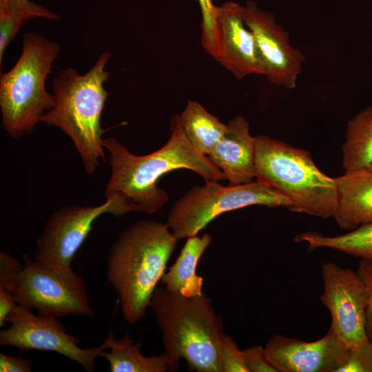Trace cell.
I'll return each instance as SVG.
<instances>
[{
    "label": "cell",
    "mask_w": 372,
    "mask_h": 372,
    "mask_svg": "<svg viewBox=\"0 0 372 372\" xmlns=\"http://www.w3.org/2000/svg\"><path fill=\"white\" fill-rule=\"evenodd\" d=\"M171 136L159 149L143 156L130 152L115 137L102 143L110 156L112 171L105 191V199L116 198L128 212L154 214L169 200L158 187L165 174L185 169L200 176L205 182L227 180L223 172L208 156L200 154L190 143L175 115L170 121Z\"/></svg>",
    "instance_id": "obj_1"
},
{
    "label": "cell",
    "mask_w": 372,
    "mask_h": 372,
    "mask_svg": "<svg viewBox=\"0 0 372 372\" xmlns=\"http://www.w3.org/2000/svg\"><path fill=\"white\" fill-rule=\"evenodd\" d=\"M178 240L167 223L140 220L112 244L107 276L127 323L133 324L145 316Z\"/></svg>",
    "instance_id": "obj_2"
},
{
    "label": "cell",
    "mask_w": 372,
    "mask_h": 372,
    "mask_svg": "<svg viewBox=\"0 0 372 372\" xmlns=\"http://www.w3.org/2000/svg\"><path fill=\"white\" fill-rule=\"evenodd\" d=\"M111 56L103 52L94 65L80 74L72 68L61 70L53 79L54 107L40 122L59 127L72 141L84 169L92 174L105 159L101 116L109 92L104 83L110 77L105 70Z\"/></svg>",
    "instance_id": "obj_3"
},
{
    "label": "cell",
    "mask_w": 372,
    "mask_h": 372,
    "mask_svg": "<svg viewBox=\"0 0 372 372\" xmlns=\"http://www.w3.org/2000/svg\"><path fill=\"white\" fill-rule=\"evenodd\" d=\"M149 307L154 311L164 352L174 366L180 360L197 372H220L218 347L224 332L223 319L217 315L205 293L184 296L156 287Z\"/></svg>",
    "instance_id": "obj_4"
},
{
    "label": "cell",
    "mask_w": 372,
    "mask_h": 372,
    "mask_svg": "<svg viewBox=\"0 0 372 372\" xmlns=\"http://www.w3.org/2000/svg\"><path fill=\"white\" fill-rule=\"evenodd\" d=\"M256 178L295 204L296 212L333 217L338 206L336 178L322 173L310 153L268 136H255Z\"/></svg>",
    "instance_id": "obj_5"
},
{
    "label": "cell",
    "mask_w": 372,
    "mask_h": 372,
    "mask_svg": "<svg viewBox=\"0 0 372 372\" xmlns=\"http://www.w3.org/2000/svg\"><path fill=\"white\" fill-rule=\"evenodd\" d=\"M61 52L59 43L35 32L23 36V49L14 65L0 78L2 127L14 138L30 134L41 116L54 107L45 81Z\"/></svg>",
    "instance_id": "obj_6"
},
{
    "label": "cell",
    "mask_w": 372,
    "mask_h": 372,
    "mask_svg": "<svg viewBox=\"0 0 372 372\" xmlns=\"http://www.w3.org/2000/svg\"><path fill=\"white\" fill-rule=\"evenodd\" d=\"M251 205L282 207L295 211L291 199L258 180L227 186L205 182L192 187L172 205L166 223L178 239L187 238L198 235L220 215Z\"/></svg>",
    "instance_id": "obj_7"
},
{
    "label": "cell",
    "mask_w": 372,
    "mask_h": 372,
    "mask_svg": "<svg viewBox=\"0 0 372 372\" xmlns=\"http://www.w3.org/2000/svg\"><path fill=\"white\" fill-rule=\"evenodd\" d=\"M23 268L12 294L16 302L39 315L60 318L87 316L94 311L83 277L73 269L61 271L43 266L24 254Z\"/></svg>",
    "instance_id": "obj_8"
},
{
    "label": "cell",
    "mask_w": 372,
    "mask_h": 372,
    "mask_svg": "<svg viewBox=\"0 0 372 372\" xmlns=\"http://www.w3.org/2000/svg\"><path fill=\"white\" fill-rule=\"evenodd\" d=\"M107 213L120 217L127 211L116 198H107L97 206L72 205L56 210L37 240L34 260L46 267L72 269L73 258L92 230L94 221Z\"/></svg>",
    "instance_id": "obj_9"
},
{
    "label": "cell",
    "mask_w": 372,
    "mask_h": 372,
    "mask_svg": "<svg viewBox=\"0 0 372 372\" xmlns=\"http://www.w3.org/2000/svg\"><path fill=\"white\" fill-rule=\"evenodd\" d=\"M10 326L0 331V345L11 346L20 353L36 349L56 352L81 365L87 371L94 369V361L107 349L103 342L83 349L79 339L66 332L57 318L35 315L31 309L17 304L8 319Z\"/></svg>",
    "instance_id": "obj_10"
},
{
    "label": "cell",
    "mask_w": 372,
    "mask_h": 372,
    "mask_svg": "<svg viewBox=\"0 0 372 372\" xmlns=\"http://www.w3.org/2000/svg\"><path fill=\"white\" fill-rule=\"evenodd\" d=\"M323 292L320 298L331 317L330 329L349 349L367 339L366 293L357 273L333 262L322 267Z\"/></svg>",
    "instance_id": "obj_11"
},
{
    "label": "cell",
    "mask_w": 372,
    "mask_h": 372,
    "mask_svg": "<svg viewBox=\"0 0 372 372\" xmlns=\"http://www.w3.org/2000/svg\"><path fill=\"white\" fill-rule=\"evenodd\" d=\"M244 8L245 22L254 36L264 76L276 86L296 87L305 56L291 44L288 32L271 13L260 10L253 1Z\"/></svg>",
    "instance_id": "obj_12"
},
{
    "label": "cell",
    "mask_w": 372,
    "mask_h": 372,
    "mask_svg": "<svg viewBox=\"0 0 372 372\" xmlns=\"http://www.w3.org/2000/svg\"><path fill=\"white\" fill-rule=\"evenodd\" d=\"M265 349L278 372H335L349 351L331 329L311 342L275 335Z\"/></svg>",
    "instance_id": "obj_13"
},
{
    "label": "cell",
    "mask_w": 372,
    "mask_h": 372,
    "mask_svg": "<svg viewBox=\"0 0 372 372\" xmlns=\"http://www.w3.org/2000/svg\"><path fill=\"white\" fill-rule=\"evenodd\" d=\"M216 21L219 52L216 60L237 79L264 75L254 36L245 22V8L229 1L218 6Z\"/></svg>",
    "instance_id": "obj_14"
},
{
    "label": "cell",
    "mask_w": 372,
    "mask_h": 372,
    "mask_svg": "<svg viewBox=\"0 0 372 372\" xmlns=\"http://www.w3.org/2000/svg\"><path fill=\"white\" fill-rule=\"evenodd\" d=\"M208 158L225 174L229 185L247 183L256 178L255 137L242 116L230 119Z\"/></svg>",
    "instance_id": "obj_15"
},
{
    "label": "cell",
    "mask_w": 372,
    "mask_h": 372,
    "mask_svg": "<svg viewBox=\"0 0 372 372\" xmlns=\"http://www.w3.org/2000/svg\"><path fill=\"white\" fill-rule=\"evenodd\" d=\"M338 206L333 218L342 229L372 223V171L366 169L335 178Z\"/></svg>",
    "instance_id": "obj_16"
},
{
    "label": "cell",
    "mask_w": 372,
    "mask_h": 372,
    "mask_svg": "<svg viewBox=\"0 0 372 372\" xmlns=\"http://www.w3.org/2000/svg\"><path fill=\"white\" fill-rule=\"evenodd\" d=\"M211 241L208 233L187 238L176 261L163 274L162 285L167 290L184 296L203 293V278L197 274V266Z\"/></svg>",
    "instance_id": "obj_17"
},
{
    "label": "cell",
    "mask_w": 372,
    "mask_h": 372,
    "mask_svg": "<svg viewBox=\"0 0 372 372\" xmlns=\"http://www.w3.org/2000/svg\"><path fill=\"white\" fill-rule=\"evenodd\" d=\"M109 349L102 352L101 357L109 363L111 372H167L176 371L173 362L165 352L158 355L145 356L141 350V344H134L125 333L116 339L111 330L103 341Z\"/></svg>",
    "instance_id": "obj_18"
},
{
    "label": "cell",
    "mask_w": 372,
    "mask_h": 372,
    "mask_svg": "<svg viewBox=\"0 0 372 372\" xmlns=\"http://www.w3.org/2000/svg\"><path fill=\"white\" fill-rule=\"evenodd\" d=\"M342 152L345 174L368 169L372 163V106L348 121Z\"/></svg>",
    "instance_id": "obj_19"
},
{
    "label": "cell",
    "mask_w": 372,
    "mask_h": 372,
    "mask_svg": "<svg viewBox=\"0 0 372 372\" xmlns=\"http://www.w3.org/2000/svg\"><path fill=\"white\" fill-rule=\"evenodd\" d=\"M183 132L200 154L208 156L222 138L227 125L207 112L199 103L189 101L178 115Z\"/></svg>",
    "instance_id": "obj_20"
},
{
    "label": "cell",
    "mask_w": 372,
    "mask_h": 372,
    "mask_svg": "<svg viewBox=\"0 0 372 372\" xmlns=\"http://www.w3.org/2000/svg\"><path fill=\"white\" fill-rule=\"evenodd\" d=\"M294 240L307 242L309 250L328 248L372 260V223L362 225L347 234L334 236L307 231L298 234Z\"/></svg>",
    "instance_id": "obj_21"
},
{
    "label": "cell",
    "mask_w": 372,
    "mask_h": 372,
    "mask_svg": "<svg viewBox=\"0 0 372 372\" xmlns=\"http://www.w3.org/2000/svg\"><path fill=\"white\" fill-rule=\"evenodd\" d=\"M200 7L202 14L201 43L204 49L213 58L218 55L219 45L216 21L218 6L212 0H196Z\"/></svg>",
    "instance_id": "obj_22"
},
{
    "label": "cell",
    "mask_w": 372,
    "mask_h": 372,
    "mask_svg": "<svg viewBox=\"0 0 372 372\" xmlns=\"http://www.w3.org/2000/svg\"><path fill=\"white\" fill-rule=\"evenodd\" d=\"M218 355L220 372H248L243 350L225 333L220 339Z\"/></svg>",
    "instance_id": "obj_23"
},
{
    "label": "cell",
    "mask_w": 372,
    "mask_h": 372,
    "mask_svg": "<svg viewBox=\"0 0 372 372\" xmlns=\"http://www.w3.org/2000/svg\"><path fill=\"white\" fill-rule=\"evenodd\" d=\"M29 20L23 14L4 6H0V65L8 45L19 29Z\"/></svg>",
    "instance_id": "obj_24"
},
{
    "label": "cell",
    "mask_w": 372,
    "mask_h": 372,
    "mask_svg": "<svg viewBox=\"0 0 372 372\" xmlns=\"http://www.w3.org/2000/svg\"><path fill=\"white\" fill-rule=\"evenodd\" d=\"M335 372H372V342L366 339L349 349L345 361Z\"/></svg>",
    "instance_id": "obj_25"
},
{
    "label": "cell",
    "mask_w": 372,
    "mask_h": 372,
    "mask_svg": "<svg viewBox=\"0 0 372 372\" xmlns=\"http://www.w3.org/2000/svg\"><path fill=\"white\" fill-rule=\"evenodd\" d=\"M23 265L3 250L0 251V290L13 291Z\"/></svg>",
    "instance_id": "obj_26"
},
{
    "label": "cell",
    "mask_w": 372,
    "mask_h": 372,
    "mask_svg": "<svg viewBox=\"0 0 372 372\" xmlns=\"http://www.w3.org/2000/svg\"><path fill=\"white\" fill-rule=\"evenodd\" d=\"M357 273L366 289V333L367 339L372 342V260L361 258Z\"/></svg>",
    "instance_id": "obj_27"
},
{
    "label": "cell",
    "mask_w": 372,
    "mask_h": 372,
    "mask_svg": "<svg viewBox=\"0 0 372 372\" xmlns=\"http://www.w3.org/2000/svg\"><path fill=\"white\" fill-rule=\"evenodd\" d=\"M248 372H278L268 359L265 347L253 345L243 350Z\"/></svg>",
    "instance_id": "obj_28"
},
{
    "label": "cell",
    "mask_w": 372,
    "mask_h": 372,
    "mask_svg": "<svg viewBox=\"0 0 372 372\" xmlns=\"http://www.w3.org/2000/svg\"><path fill=\"white\" fill-rule=\"evenodd\" d=\"M0 6L10 8L23 14L29 19L38 17L52 20L59 19L58 14L29 0H0Z\"/></svg>",
    "instance_id": "obj_29"
},
{
    "label": "cell",
    "mask_w": 372,
    "mask_h": 372,
    "mask_svg": "<svg viewBox=\"0 0 372 372\" xmlns=\"http://www.w3.org/2000/svg\"><path fill=\"white\" fill-rule=\"evenodd\" d=\"M32 369L30 360L0 353L1 372H30Z\"/></svg>",
    "instance_id": "obj_30"
},
{
    "label": "cell",
    "mask_w": 372,
    "mask_h": 372,
    "mask_svg": "<svg viewBox=\"0 0 372 372\" xmlns=\"http://www.w3.org/2000/svg\"><path fill=\"white\" fill-rule=\"evenodd\" d=\"M17 304L12 292L0 290V327L8 323V319Z\"/></svg>",
    "instance_id": "obj_31"
},
{
    "label": "cell",
    "mask_w": 372,
    "mask_h": 372,
    "mask_svg": "<svg viewBox=\"0 0 372 372\" xmlns=\"http://www.w3.org/2000/svg\"><path fill=\"white\" fill-rule=\"evenodd\" d=\"M368 169L372 171V163H371V165L369 167Z\"/></svg>",
    "instance_id": "obj_32"
}]
</instances>
